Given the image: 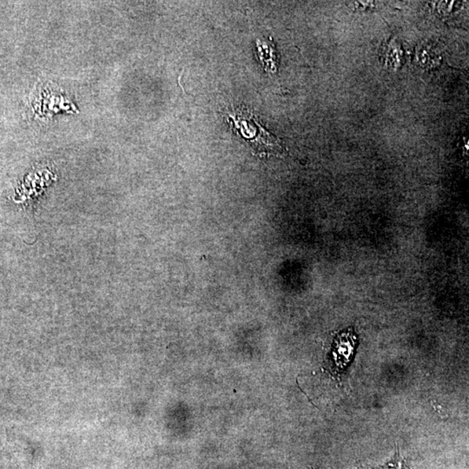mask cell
<instances>
[{
    "label": "cell",
    "instance_id": "obj_4",
    "mask_svg": "<svg viewBox=\"0 0 469 469\" xmlns=\"http://www.w3.org/2000/svg\"><path fill=\"white\" fill-rule=\"evenodd\" d=\"M372 469H411V468H410L409 465L407 464L406 461L402 459L400 454L397 453L395 454L393 460L390 461V463L384 465L383 467Z\"/></svg>",
    "mask_w": 469,
    "mask_h": 469
},
{
    "label": "cell",
    "instance_id": "obj_1",
    "mask_svg": "<svg viewBox=\"0 0 469 469\" xmlns=\"http://www.w3.org/2000/svg\"><path fill=\"white\" fill-rule=\"evenodd\" d=\"M225 117L234 133L249 142L256 155L283 152L279 138L266 131L258 116L245 106H237L227 111Z\"/></svg>",
    "mask_w": 469,
    "mask_h": 469
},
{
    "label": "cell",
    "instance_id": "obj_3",
    "mask_svg": "<svg viewBox=\"0 0 469 469\" xmlns=\"http://www.w3.org/2000/svg\"><path fill=\"white\" fill-rule=\"evenodd\" d=\"M256 49L260 62L269 73H276L277 72V58L276 50H275L272 39H258L256 40Z\"/></svg>",
    "mask_w": 469,
    "mask_h": 469
},
{
    "label": "cell",
    "instance_id": "obj_2",
    "mask_svg": "<svg viewBox=\"0 0 469 469\" xmlns=\"http://www.w3.org/2000/svg\"><path fill=\"white\" fill-rule=\"evenodd\" d=\"M355 337L351 333L340 336L336 341V348L333 350V364L334 372H341L349 364L354 351Z\"/></svg>",
    "mask_w": 469,
    "mask_h": 469
}]
</instances>
